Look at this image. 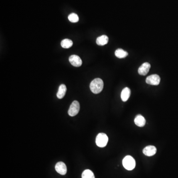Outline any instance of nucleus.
Returning a JSON list of instances; mask_svg holds the SVG:
<instances>
[{
	"instance_id": "nucleus-1",
	"label": "nucleus",
	"mask_w": 178,
	"mask_h": 178,
	"mask_svg": "<svg viewBox=\"0 0 178 178\" xmlns=\"http://www.w3.org/2000/svg\"><path fill=\"white\" fill-rule=\"evenodd\" d=\"M104 85V82L101 79L96 78L91 82L90 88L94 94H99L103 90Z\"/></svg>"
},
{
	"instance_id": "nucleus-2",
	"label": "nucleus",
	"mask_w": 178,
	"mask_h": 178,
	"mask_svg": "<svg viewBox=\"0 0 178 178\" xmlns=\"http://www.w3.org/2000/svg\"><path fill=\"white\" fill-rule=\"evenodd\" d=\"M123 165L127 170H132L136 166V162L131 156H126L123 160Z\"/></svg>"
},
{
	"instance_id": "nucleus-3",
	"label": "nucleus",
	"mask_w": 178,
	"mask_h": 178,
	"mask_svg": "<svg viewBox=\"0 0 178 178\" xmlns=\"http://www.w3.org/2000/svg\"><path fill=\"white\" fill-rule=\"evenodd\" d=\"M108 138L105 134L100 133L96 136L95 142L99 147H105L108 143Z\"/></svg>"
},
{
	"instance_id": "nucleus-4",
	"label": "nucleus",
	"mask_w": 178,
	"mask_h": 178,
	"mask_svg": "<svg viewBox=\"0 0 178 178\" xmlns=\"http://www.w3.org/2000/svg\"><path fill=\"white\" fill-rule=\"evenodd\" d=\"M80 110V104L77 100L73 101L68 110V114L70 116L76 115Z\"/></svg>"
},
{
	"instance_id": "nucleus-5",
	"label": "nucleus",
	"mask_w": 178,
	"mask_h": 178,
	"mask_svg": "<svg viewBox=\"0 0 178 178\" xmlns=\"http://www.w3.org/2000/svg\"><path fill=\"white\" fill-rule=\"evenodd\" d=\"M146 81L147 84L151 85H158L160 82V78L157 74H153L147 77Z\"/></svg>"
},
{
	"instance_id": "nucleus-6",
	"label": "nucleus",
	"mask_w": 178,
	"mask_h": 178,
	"mask_svg": "<svg viewBox=\"0 0 178 178\" xmlns=\"http://www.w3.org/2000/svg\"><path fill=\"white\" fill-rule=\"evenodd\" d=\"M69 62L72 66L75 67H80L82 64V61L79 56L72 55L69 58Z\"/></svg>"
},
{
	"instance_id": "nucleus-7",
	"label": "nucleus",
	"mask_w": 178,
	"mask_h": 178,
	"mask_svg": "<svg viewBox=\"0 0 178 178\" xmlns=\"http://www.w3.org/2000/svg\"><path fill=\"white\" fill-rule=\"evenodd\" d=\"M55 169H56V171L59 173V174L64 175L66 174V166L63 162H57L56 164Z\"/></svg>"
},
{
	"instance_id": "nucleus-8",
	"label": "nucleus",
	"mask_w": 178,
	"mask_h": 178,
	"mask_svg": "<svg viewBox=\"0 0 178 178\" xmlns=\"http://www.w3.org/2000/svg\"><path fill=\"white\" fill-rule=\"evenodd\" d=\"M150 64L148 62L143 63L138 68V74L141 75H146L150 71Z\"/></svg>"
},
{
	"instance_id": "nucleus-9",
	"label": "nucleus",
	"mask_w": 178,
	"mask_h": 178,
	"mask_svg": "<svg viewBox=\"0 0 178 178\" xmlns=\"http://www.w3.org/2000/svg\"><path fill=\"white\" fill-rule=\"evenodd\" d=\"M157 149L155 146H146L142 151L143 154L147 156H152L156 153Z\"/></svg>"
},
{
	"instance_id": "nucleus-10",
	"label": "nucleus",
	"mask_w": 178,
	"mask_h": 178,
	"mask_svg": "<svg viewBox=\"0 0 178 178\" xmlns=\"http://www.w3.org/2000/svg\"><path fill=\"white\" fill-rule=\"evenodd\" d=\"M134 122L137 126L142 127L146 124V119L142 115H138L136 116L134 120Z\"/></svg>"
},
{
	"instance_id": "nucleus-11",
	"label": "nucleus",
	"mask_w": 178,
	"mask_h": 178,
	"mask_svg": "<svg viewBox=\"0 0 178 178\" xmlns=\"http://www.w3.org/2000/svg\"><path fill=\"white\" fill-rule=\"evenodd\" d=\"M130 95H131L130 89L128 87L124 88L121 93V98L122 101L124 102L127 101L129 98H130Z\"/></svg>"
},
{
	"instance_id": "nucleus-12",
	"label": "nucleus",
	"mask_w": 178,
	"mask_h": 178,
	"mask_svg": "<svg viewBox=\"0 0 178 178\" xmlns=\"http://www.w3.org/2000/svg\"><path fill=\"white\" fill-rule=\"evenodd\" d=\"M108 37L106 35H102L96 39V43L99 46H104L108 44Z\"/></svg>"
},
{
	"instance_id": "nucleus-13",
	"label": "nucleus",
	"mask_w": 178,
	"mask_h": 178,
	"mask_svg": "<svg viewBox=\"0 0 178 178\" xmlns=\"http://www.w3.org/2000/svg\"><path fill=\"white\" fill-rule=\"evenodd\" d=\"M66 87L64 84H61L59 86L58 92L57 93V97L59 99H61L64 97L66 91Z\"/></svg>"
},
{
	"instance_id": "nucleus-14",
	"label": "nucleus",
	"mask_w": 178,
	"mask_h": 178,
	"mask_svg": "<svg viewBox=\"0 0 178 178\" xmlns=\"http://www.w3.org/2000/svg\"><path fill=\"white\" fill-rule=\"evenodd\" d=\"M115 56L119 58H123L126 57L128 55V53L126 51L121 49H116L115 52Z\"/></svg>"
},
{
	"instance_id": "nucleus-15",
	"label": "nucleus",
	"mask_w": 178,
	"mask_h": 178,
	"mask_svg": "<svg viewBox=\"0 0 178 178\" xmlns=\"http://www.w3.org/2000/svg\"><path fill=\"white\" fill-rule=\"evenodd\" d=\"M73 45V42L68 39H63L61 42V46L64 49H68Z\"/></svg>"
},
{
	"instance_id": "nucleus-16",
	"label": "nucleus",
	"mask_w": 178,
	"mask_h": 178,
	"mask_svg": "<svg viewBox=\"0 0 178 178\" xmlns=\"http://www.w3.org/2000/svg\"><path fill=\"white\" fill-rule=\"evenodd\" d=\"M82 178H95V177L91 171L85 170L82 174Z\"/></svg>"
},
{
	"instance_id": "nucleus-17",
	"label": "nucleus",
	"mask_w": 178,
	"mask_h": 178,
	"mask_svg": "<svg viewBox=\"0 0 178 178\" xmlns=\"http://www.w3.org/2000/svg\"><path fill=\"white\" fill-rule=\"evenodd\" d=\"M68 19L70 22L76 23L79 21V17L77 15L74 13H72L68 16Z\"/></svg>"
}]
</instances>
